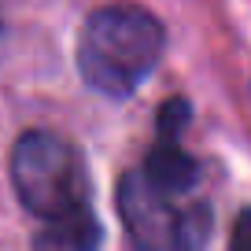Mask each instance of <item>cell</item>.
<instances>
[{
	"label": "cell",
	"instance_id": "1",
	"mask_svg": "<svg viewBox=\"0 0 251 251\" xmlns=\"http://www.w3.org/2000/svg\"><path fill=\"white\" fill-rule=\"evenodd\" d=\"M166 52V30L141 4H103L81 23L78 74L107 100L133 96Z\"/></svg>",
	"mask_w": 251,
	"mask_h": 251
},
{
	"label": "cell",
	"instance_id": "2",
	"mask_svg": "<svg viewBox=\"0 0 251 251\" xmlns=\"http://www.w3.org/2000/svg\"><path fill=\"white\" fill-rule=\"evenodd\" d=\"M8 174L19 203L45 226L93 211L85 159L55 129H26L11 144Z\"/></svg>",
	"mask_w": 251,
	"mask_h": 251
},
{
	"label": "cell",
	"instance_id": "3",
	"mask_svg": "<svg viewBox=\"0 0 251 251\" xmlns=\"http://www.w3.org/2000/svg\"><path fill=\"white\" fill-rule=\"evenodd\" d=\"M118 214L137 251H207L211 203L177 207L141 166L118 181Z\"/></svg>",
	"mask_w": 251,
	"mask_h": 251
},
{
	"label": "cell",
	"instance_id": "4",
	"mask_svg": "<svg viewBox=\"0 0 251 251\" xmlns=\"http://www.w3.org/2000/svg\"><path fill=\"white\" fill-rule=\"evenodd\" d=\"M188 115H192V107H188L185 96H174V100H166L163 107H159L155 144H151L148 159L141 163V170L174 200L185 196L188 188H196V181H200V163L188 155L185 144H181V133H185V126H188Z\"/></svg>",
	"mask_w": 251,
	"mask_h": 251
},
{
	"label": "cell",
	"instance_id": "5",
	"mask_svg": "<svg viewBox=\"0 0 251 251\" xmlns=\"http://www.w3.org/2000/svg\"><path fill=\"white\" fill-rule=\"evenodd\" d=\"M103 240V226L96 218V211L74 214V218L41 226V233L33 236V251H96Z\"/></svg>",
	"mask_w": 251,
	"mask_h": 251
},
{
	"label": "cell",
	"instance_id": "6",
	"mask_svg": "<svg viewBox=\"0 0 251 251\" xmlns=\"http://www.w3.org/2000/svg\"><path fill=\"white\" fill-rule=\"evenodd\" d=\"M229 251H251V207H240L229 229Z\"/></svg>",
	"mask_w": 251,
	"mask_h": 251
},
{
	"label": "cell",
	"instance_id": "7",
	"mask_svg": "<svg viewBox=\"0 0 251 251\" xmlns=\"http://www.w3.org/2000/svg\"><path fill=\"white\" fill-rule=\"evenodd\" d=\"M0 45H4V19H0Z\"/></svg>",
	"mask_w": 251,
	"mask_h": 251
}]
</instances>
